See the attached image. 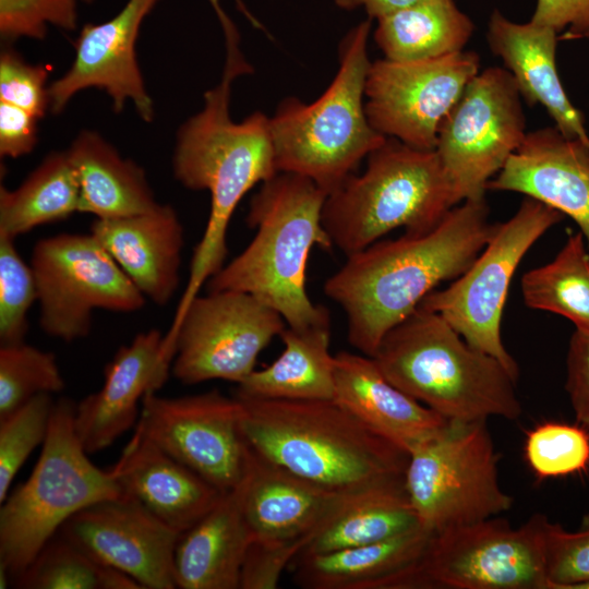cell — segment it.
<instances>
[{
    "instance_id": "cell-1",
    "label": "cell",
    "mask_w": 589,
    "mask_h": 589,
    "mask_svg": "<svg viewBox=\"0 0 589 589\" xmlns=\"http://www.w3.org/2000/svg\"><path fill=\"white\" fill-rule=\"evenodd\" d=\"M495 225L485 199L467 200L430 232L378 240L348 255L324 292L345 312L350 345L373 358L384 336L426 294L470 266Z\"/></svg>"
},
{
    "instance_id": "cell-2",
    "label": "cell",
    "mask_w": 589,
    "mask_h": 589,
    "mask_svg": "<svg viewBox=\"0 0 589 589\" xmlns=\"http://www.w3.org/2000/svg\"><path fill=\"white\" fill-rule=\"evenodd\" d=\"M251 71L245 59H226L220 82L204 94L202 110L188 119L177 135L175 177L187 189L208 191L211 211L170 330L204 284L224 266L227 230L239 202L255 184L279 172L269 118L255 111L237 123L229 116L231 84Z\"/></svg>"
},
{
    "instance_id": "cell-3",
    "label": "cell",
    "mask_w": 589,
    "mask_h": 589,
    "mask_svg": "<svg viewBox=\"0 0 589 589\" xmlns=\"http://www.w3.org/2000/svg\"><path fill=\"white\" fill-rule=\"evenodd\" d=\"M236 397L245 442L293 473L344 495L405 483L409 453L334 399Z\"/></svg>"
},
{
    "instance_id": "cell-4",
    "label": "cell",
    "mask_w": 589,
    "mask_h": 589,
    "mask_svg": "<svg viewBox=\"0 0 589 589\" xmlns=\"http://www.w3.org/2000/svg\"><path fill=\"white\" fill-rule=\"evenodd\" d=\"M327 193L312 180L278 172L253 195L247 223L256 233L249 245L207 281L208 291L250 293L277 311L287 326L305 328L330 321L305 289L311 250H332L322 212Z\"/></svg>"
},
{
    "instance_id": "cell-5",
    "label": "cell",
    "mask_w": 589,
    "mask_h": 589,
    "mask_svg": "<svg viewBox=\"0 0 589 589\" xmlns=\"http://www.w3.org/2000/svg\"><path fill=\"white\" fill-rule=\"evenodd\" d=\"M373 359L393 385L449 422L522 413L507 369L420 304L384 336Z\"/></svg>"
},
{
    "instance_id": "cell-6",
    "label": "cell",
    "mask_w": 589,
    "mask_h": 589,
    "mask_svg": "<svg viewBox=\"0 0 589 589\" xmlns=\"http://www.w3.org/2000/svg\"><path fill=\"white\" fill-rule=\"evenodd\" d=\"M371 22H360L342 39L338 72L315 101L286 98L269 118L277 170L305 177L327 194L387 139L365 112Z\"/></svg>"
},
{
    "instance_id": "cell-7",
    "label": "cell",
    "mask_w": 589,
    "mask_h": 589,
    "mask_svg": "<svg viewBox=\"0 0 589 589\" xmlns=\"http://www.w3.org/2000/svg\"><path fill=\"white\" fill-rule=\"evenodd\" d=\"M366 158L364 172L346 178L323 206V226L346 256L397 228L409 235L430 232L458 205L435 149L387 137Z\"/></svg>"
},
{
    "instance_id": "cell-8",
    "label": "cell",
    "mask_w": 589,
    "mask_h": 589,
    "mask_svg": "<svg viewBox=\"0 0 589 589\" xmlns=\"http://www.w3.org/2000/svg\"><path fill=\"white\" fill-rule=\"evenodd\" d=\"M75 402L53 405L40 456L28 479L0 507V566L15 579L81 509L123 494L115 468L88 458L75 428Z\"/></svg>"
},
{
    "instance_id": "cell-9",
    "label": "cell",
    "mask_w": 589,
    "mask_h": 589,
    "mask_svg": "<svg viewBox=\"0 0 589 589\" xmlns=\"http://www.w3.org/2000/svg\"><path fill=\"white\" fill-rule=\"evenodd\" d=\"M405 486L431 533L496 517L513 505L498 480L486 421L448 422L409 453Z\"/></svg>"
},
{
    "instance_id": "cell-10",
    "label": "cell",
    "mask_w": 589,
    "mask_h": 589,
    "mask_svg": "<svg viewBox=\"0 0 589 589\" xmlns=\"http://www.w3.org/2000/svg\"><path fill=\"white\" fill-rule=\"evenodd\" d=\"M564 215L525 196L517 212L494 231L470 266L420 305L438 313L471 347L497 359L517 380L519 368L506 350L501 322L512 278L528 250Z\"/></svg>"
},
{
    "instance_id": "cell-11",
    "label": "cell",
    "mask_w": 589,
    "mask_h": 589,
    "mask_svg": "<svg viewBox=\"0 0 589 589\" xmlns=\"http://www.w3.org/2000/svg\"><path fill=\"white\" fill-rule=\"evenodd\" d=\"M536 514L512 528L492 517L432 534L408 589H550L545 525Z\"/></svg>"
},
{
    "instance_id": "cell-12",
    "label": "cell",
    "mask_w": 589,
    "mask_h": 589,
    "mask_svg": "<svg viewBox=\"0 0 589 589\" xmlns=\"http://www.w3.org/2000/svg\"><path fill=\"white\" fill-rule=\"evenodd\" d=\"M29 265L37 287L39 325L47 335L65 342L89 334L95 310L132 313L145 304L143 293L91 232L38 240Z\"/></svg>"
},
{
    "instance_id": "cell-13",
    "label": "cell",
    "mask_w": 589,
    "mask_h": 589,
    "mask_svg": "<svg viewBox=\"0 0 589 589\" xmlns=\"http://www.w3.org/2000/svg\"><path fill=\"white\" fill-rule=\"evenodd\" d=\"M283 316L236 290L197 294L177 327L165 335L173 376L185 385L211 380L240 384L255 369L261 351L279 336Z\"/></svg>"
},
{
    "instance_id": "cell-14",
    "label": "cell",
    "mask_w": 589,
    "mask_h": 589,
    "mask_svg": "<svg viewBox=\"0 0 589 589\" xmlns=\"http://www.w3.org/2000/svg\"><path fill=\"white\" fill-rule=\"evenodd\" d=\"M526 135L521 96L510 72L501 67L480 71L442 123L435 146L457 203L484 199L488 182Z\"/></svg>"
},
{
    "instance_id": "cell-15",
    "label": "cell",
    "mask_w": 589,
    "mask_h": 589,
    "mask_svg": "<svg viewBox=\"0 0 589 589\" xmlns=\"http://www.w3.org/2000/svg\"><path fill=\"white\" fill-rule=\"evenodd\" d=\"M479 72L480 56L465 50L422 61L371 62L364 89L369 122L386 137L433 151L442 123Z\"/></svg>"
},
{
    "instance_id": "cell-16",
    "label": "cell",
    "mask_w": 589,
    "mask_h": 589,
    "mask_svg": "<svg viewBox=\"0 0 589 589\" xmlns=\"http://www.w3.org/2000/svg\"><path fill=\"white\" fill-rule=\"evenodd\" d=\"M244 407L217 389L183 397L144 396L135 425L145 438L226 493L245 464Z\"/></svg>"
},
{
    "instance_id": "cell-17",
    "label": "cell",
    "mask_w": 589,
    "mask_h": 589,
    "mask_svg": "<svg viewBox=\"0 0 589 589\" xmlns=\"http://www.w3.org/2000/svg\"><path fill=\"white\" fill-rule=\"evenodd\" d=\"M57 534L99 564L129 575L142 589L177 588L173 554L180 533L124 493L81 509Z\"/></svg>"
},
{
    "instance_id": "cell-18",
    "label": "cell",
    "mask_w": 589,
    "mask_h": 589,
    "mask_svg": "<svg viewBox=\"0 0 589 589\" xmlns=\"http://www.w3.org/2000/svg\"><path fill=\"white\" fill-rule=\"evenodd\" d=\"M158 1L128 0L112 19L84 25L74 43L71 68L49 86L53 113L61 112L80 91L97 87L111 97L117 112L131 100L144 121H153L154 104L139 68L135 43L144 19Z\"/></svg>"
},
{
    "instance_id": "cell-19",
    "label": "cell",
    "mask_w": 589,
    "mask_h": 589,
    "mask_svg": "<svg viewBox=\"0 0 589 589\" xmlns=\"http://www.w3.org/2000/svg\"><path fill=\"white\" fill-rule=\"evenodd\" d=\"M235 490L252 541L303 549L345 496L293 473L247 442L244 471Z\"/></svg>"
},
{
    "instance_id": "cell-20",
    "label": "cell",
    "mask_w": 589,
    "mask_h": 589,
    "mask_svg": "<svg viewBox=\"0 0 589 589\" xmlns=\"http://www.w3.org/2000/svg\"><path fill=\"white\" fill-rule=\"evenodd\" d=\"M172 358L165 335L152 328L121 346L104 371V384L75 405L74 428L88 454L111 446L136 425L140 402L167 381Z\"/></svg>"
},
{
    "instance_id": "cell-21",
    "label": "cell",
    "mask_w": 589,
    "mask_h": 589,
    "mask_svg": "<svg viewBox=\"0 0 589 589\" xmlns=\"http://www.w3.org/2000/svg\"><path fill=\"white\" fill-rule=\"evenodd\" d=\"M486 190L517 192L570 217L589 251V146L555 127L528 132Z\"/></svg>"
},
{
    "instance_id": "cell-22",
    "label": "cell",
    "mask_w": 589,
    "mask_h": 589,
    "mask_svg": "<svg viewBox=\"0 0 589 589\" xmlns=\"http://www.w3.org/2000/svg\"><path fill=\"white\" fill-rule=\"evenodd\" d=\"M91 233L143 296L166 305L180 281L184 231L172 206L120 218H96Z\"/></svg>"
},
{
    "instance_id": "cell-23",
    "label": "cell",
    "mask_w": 589,
    "mask_h": 589,
    "mask_svg": "<svg viewBox=\"0 0 589 589\" xmlns=\"http://www.w3.org/2000/svg\"><path fill=\"white\" fill-rule=\"evenodd\" d=\"M558 40L553 28L513 22L497 9L488 22L489 48L510 72L521 98L529 106H542L564 136L589 146L585 118L570 103L557 72Z\"/></svg>"
},
{
    "instance_id": "cell-24",
    "label": "cell",
    "mask_w": 589,
    "mask_h": 589,
    "mask_svg": "<svg viewBox=\"0 0 589 589\" xmlns=\"http://www.w3.org/2000/svg\"><path fill=\"white\" fill-rule=\"evenodd\" d=\"M334 400L407 453L449 422L393 385L365 354H335Z\"/></svg>"
},
{
    "instance_id": "cell-25",
    "label": "cell",
    "mask_w": 589,
    "mask_h": 589,
    "mask_svg": "<svg viewBox=\"0 0 589 589\" xmlns=\"http://www.w3.org/2000/svg\"><path fill=\"white\" fill-rule=\"evenodd\" d=\"M113 468L122 492L178 533L196 524L224 494L137 431Z\"/></svg>"
},
{
    "instance_id": "cell-26",
    "label": "cell",
    "mask_w": 589,
    "mask_h": 589,
    "mask_svg": "<svg viewBox=\"0 0 589 589\" xmlns=\"http://www.w3.org/2000/svg\"><path fill=\"white\" fill-rule=\"evenodd\" d=\"M433 533L421 526L390 539L324 553H299L292 581L305 589H406Z\"/></svg>"
},
{
    "instance_id": "cell-27",
    "label": "cell",
    "mask_w": 589,
    "mask_h": 589,
    "mask_svg": "<svg viewBox=\"0 0 589 589\" xmlns=\"http://www.w3.org/2000/svg\"><path fill=\"white\" fill-rule=\"evenodd\" d=\"M251 541L236 490L224 493L178 538L173 554L177 588L240 589L241 568Z\"/></svg>"
},
{
    "instance_id": "cell-28",
    "label": "cell",
    "mask_w": 589,
    "mask_h": 589,
    "mask_svg": "<svg viewBox=\"0 0 589 589\" xmlns=\"http://www.w3.org/2000/svg\"><path fill=\"white\" fill-rule=\"evenodd\" d=\"M65 152L79 181L80 213L110 219L146 213L159 204L143 168L122 158L98 133L82 131Z\"/></svg>"
},
{
    "instance_id": "cell-29",
    "label": "cell",
    "mask_w": 589,
    "mask_h": 589,
    "mask_svg": "<svg viewBox=\"0 0 589 589\" xmlns=\"http://www.w3.org/2000/svg\"><path fill=\"white\" fill-rule=\"evenodd\" d=\"M280 356L267 368L254 370L236 395L254 398L334 399L335 356L329 352L330 321L305 328L286 326L279 335Z\"/></svg>"
},
{
    "instance_id": "cell-30",
    "label": "cell",
    "mask_w": 589,
    "mask_h": 589,
    "mask_svg": "<svg viewBox=\"0 0 589 589\" xmlns=\"http://www.w3.org/2000/svg\"><path fill=\"white\" fill-rule=\"evenodd\" d=\"M377 21L374 40L384 59L413 62L460 52L474 24L455 0H424Z\"/></svg>"
},
{
    "instance_id": "cell-31",
    "label": "cell",
    "mask_w": 589,
    "mask_h": 589,
    "mask_svg": "<svg viewBox=\"0 0 589 589\" xmlns=\"http://www.w3.org/2000/svg\"><path fill=\"white\" fill-rule=\"evenodd\" d=\"M405 483L345 495L300 553H324L381 542L419 527Z\"/></svg>"
},
{
    "instance_id": "cell-32",
    "label": "cell",
    "mask_w": 589,
    "mask_h": 589,
    "mask_svg": "<svg viewBox=\"0 0 589 589\" xmlns=\"http://www.w3.org/2000/svg\"><path fill=\"white\" fill-rule=\"evenodd\" d=\"M80 187L67 152H55L15 190L0 188V235L15 239L79 212Z\"/></svg>"
},
{
    "instance_id": "cell-33",
    "label": "cell",
    "mask_w": 589,
    "mask_h": 589,
    "mask_svg": "<svg viewBox=\"0 0 589 589\" xmlns=\"http://www.w3.org/2000/svg\"><path fill=\"white\" fill-rule=\"evenodd\" d=\"M582 233L568 235L549 263L526 272L521 294L527 306L562 315L589 332V251Z\"/></svg>"
},
{
    "instance_id": "cell-34",
    "label": "cell",
    "mask_w": 589,
    "mask_h": 589,
    "mask_svg": "<svg viewBox=\"0 0 589 589\" xmlns=\"http://www.w3.org/2000/svg\"><path fill=\"white\" fill-rule=\"evenodd\" d=\"M23 589H142L129 575L99 564L56 534L15 579Z\"/></svg>"
},
{
    "instance_id": "cell-35",
    "label": "cell",
    "mask_w": 589,
    "mask_h": 589,
    "mask_svg": "<svg viewBox=\"0 0 589 589\" xmlns=\"http://www.w3.org/2000/svg\"><path fill=\"white\" fill-rule=\"evenodd\" d=\"M64 385L53 353L24 341L0 347V418L39 394L61 392Z\"/></svg>"
},
{
    "instance_id": "cell-36",
    "label": "cell",
    "mask_w": 589,
    "mask_h": 589,
    "mask_svg": "<svg viewBox=\"0 0 589 589\" xmlns=\"http://www.w3.org/2000/svg\"><path fill=\"white\" fill-rule=\"evenodd\" d=\"M55 402L50 394H39L10 414L0 418V502L27 457L43 445Z\"/></svg>"
},
{
    "instance_id": "cell-37",
    "label": "cell",
    "mask_w": 589,
    "mask_h": 589,
    "mask_svg": "<svg viewBox=\"0 0 589 589\" xmlns=\"http://www.w3.org/2000/svg\"><path fill=\"white\" fill-rule=\"evenodd\" d=\"M525 457L540 479L581 471L589 464V435L575 425L542 423L528 433Z\"/></svg>"
},
{
    "instance_id": "cell-38",
    "label": "cell",
    "mask_w": 589,
    "mask_h": 589,
    "mask_svg": "<svg viewBox=\"0 0 589 589\" xmlns=\"http://www.w3.org/2000/svg\"><path fill=\"white\" fill-rule=\"evenodd\" d=\"M37 301L36 280L31 265L20 256L14 239L0 235V342L24 341L27 313Z\"/></svg>"
},
{
    "instance_id": "cell-39",
    "label": "cell",
    "mask_w": 589,
    "mask_h": 589,
    "mask_svg": "<svg viewBox=\"0 0 589 589\" xmlns=\"http://www.w3.org/2000/svg\"><path fill=\"white\" fill-rule=\"evenodd\" d=\"M77 0H0V36L44 39L47 25L72 32L77 27Z\"/></svg>"
},
{
    "instance_id": "cell-40",
    "label": "cell",
    "mask_w": 589,
    "mask_h": 589,
    "mask_svg": "<svg viewBox=\"0 0 589 589\" xmlns=\"http://www.w3.org/2000/svg\"><path fill=\"white\" fill-rule=\"evenodd\" d=\"M544 552L550 589H578L589 582V528L570 532L548 520Z\"/></svg>"
},
{
    "instance_id": "cell-41",
    "label": "cell",
    "mask_w": 589,
    "mask_h": 589,
    "mask_svg": "<svg viewBox=\"0 0 589 589\" xmlns=\"http://www.w3.org/2000/svg\"><path fill=\"white\" fill-rule=\"evenodd\" d=\"M48 69L31 64L12 48L0 56V101L20 107L37 119L50 109L49 87L46 86Z\"/></svg>"
},
{
    "instance_id": "cell-42",
    "label": "cell",
    "mask_w": 589,
    "mask_h": 589,
    "mask_svg": "<svg viewBox=\"0 0 589 589\" xmlns=\"http://www.w3.org/2000/svg\"><path fill=\"white\" fill-rule=\"evenodd\" d=\"M303 550L299 544L251 541L240 575V589H275L284 570Z\"/></svg>"
},
{
    "instance_id": "cell-43",
    "label": "cell",
    "mask_w": 589,
    "mask_h": 589,
    "mask_svg": "<svg viewBox=\"0 0 589 589\" xmlns=\"http://www.w3.org/2000/svg\"><path fill=\"white\" fill-rule=\"evenodd\" d=\"M579 423L589 428V332L575 329L566 357V384Z\"/></svg>"
},
{
    "instance_id": "cell-44",
    "label": "cell",
    "mask_w": 589,
    "mask_h": 589,
    "mask_svg": "<svg viewBox=\"0 0 589 589\" xmlns=\"http://www.w3.org/2000/svg\"><path fill=\"white\" fill-rule=\"evenodd\" d=\"M531 22L553 28L558 39H579L589 31V0H537Z\"/></svg>"
},
{
    "instance_id": "cell-45",
    "label": "cell",
    "mask_w": 589,
    "mask_h": 589,
    "mask_svg": "<svg viewBox=\"0 0 589 589\" xmlns=\"http://www.w3.org/2000/svg\"><path fill=\"white\" fill-rule=\"evenodd\" d=\"M37 119L28 111L0 101V155L16 158L31 153L38 142Z\"/></svg>"
},
{
    "instance_id": "cell-46",
    "label": "cell",
    "mask_w": 589,
    "mask_h": 589,
    "mask_svg": "<svg viewBox=\"0 0 589 589\" xmlns=\"http://www.w3.org/2000/svg\"><path fill=\"white\" fill-rule=\"evenodd\" d=\"M422 1L424 0H333L335 5L342 10L363 9L370 20H378Z\"/></svg>"
},
{
    "instance_id": "cell-47",
    "label": "cell",
    "mask_w": 589,
    "mask_h": 589,
    "mask_svg": "<svg viewBox=\"0 0 589 589\" xmlns=\"http://www.w3.org/2000/svg\"><path fill=\"white\" fill-rule=\"evenodd\" d=\"M212 5L219 24L221 26L227 52H236L240 50V35L233 22L226 14L225 10L220 5V0H208ZM239 11L249 20V22L259 29H264L260 21H257L253 14L249 11L242 0H235Z\"/></svg>"
},
{
    "instance_id": "cell-48",
    "label": "cell",
    "mask_w": 589,
    "mask_h": 589,
    "mask_svg": "<svg viewBox=\"0 0 589 589\" xmlns=\"http://www.w3.org/2000/svg\"><path fill=\"white\" fill-rule=\"evenodd\" d=\"M581 528H589V514L584 516L581 521Z\"/></svg>"
},
{
    "instance_id": "cell-49",
    "label": "cell",
    "mask_w": 589,
    "mask_h": 589,
    "mask_svg": "<svg viewBox=\"0 0 589 589\" xmlns=\"http://www.w3.org/2000/svg\"><path fill=\"white\" fill-rule=\"evenodd\" d=\"M579 39H589V31L582 34Z\"/></svg>"
},
{
    "instance_id": "cell-50",
    "label": "cell",
    "mask_w": 589,
    "mask_h": 589,
    "mask_svg": "<svg viewBox=\"0 0 589 589\" xmlns=\"http://www.w3.org/2000/svg\"><path fill=\"white\" fill-rule=\"evenodd\" d=\"M86 3H92L94 0H84Z\"/></svg>"
}]
</instances>
